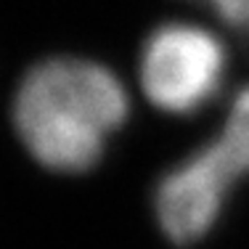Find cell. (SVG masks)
<instances>
[{
  "label": "cell",
  "instance_id": "cell-1",
  "mask_svg": "<svg viewBox=\"0 0 249 249\" xmlns=\"http://www.w3.org/2000/svg\"><path fill=\"white\" fill-rule=\"evenodd\" d=\"M130 117V96L114 69L85 56H51L19 80L11 122L27 154L58 175L98 167Z\"/></svg>",
  "mask_w": 249,
  "mask_h": 249
},
{
  "label": "cell",
  "instance_id": "cell-2",
  "mask_svg": "<svg viewBox=\"0 0 249 249\" xmlns=\"http://www.w3.org/2000/svg\"><path fill=\"white\" fill-rule=\"evenodd\" d=\"M228 48L210 27L186 19L162 21L138 51V82L159 111L194 117L220 96Z\"/></svg>",
  "mask_w": 249,
  "mask_h": 249
},
{
  "label": "cell",
  "instance_id": "cell-4",
  "mask_svg": "<svg viewBox=\"0 0 249 249\" xmlns=\"http://www.w3.org/2000/svg\"><path fill=\"white\" fill-rule=\"evenodd\" d=\"M228 29L249 35V0H201Z\"/></svg>",
  "mask_w": 249,
  "mask_h": 249
},
{
  "label": "cell",
  "instance_id": "cell-3",
  "mask_svg": "<svg viewBox=\"0 0 249 249\" xmlns=\"http://www.w3.org/2000/svg\"><path fill=\"white\" fill-rule=\"evenodd\" d=\"M247 178L249 164L220 133L170 164L151 196L164 239L175 247L204 241L220 223L233 188Z\"/></svg>",
  "mask_w": 249,
  "mask_h": 249
}]
</instances>
